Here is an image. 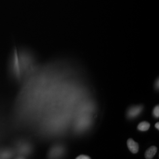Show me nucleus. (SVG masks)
<instances>
[{"label":"nucleus","instance_id":"obj_1","mask_svg":"<svg viewBox=\"0 0 159 159\" xmlns=\"http://www.w3.org/2000/svg\"><path fill=\"white\" fill-rule=\"evenodd\" d=\"M143 106L142 105L136 106H133L129 108L127 111V117L129 119H134L136 118L138 116H139L142 113Z\"/></svg>","mask_w":159,"mask_h":159},{"label":"nucleus","instance_id":"obj_2","mask_svg":"<svg viewBox=\"0 0 159 159\" xmlns=\"http://www.w3.org/2000/svg\"><path fill=\"white\" fill-rule=\"evenodd\" d=\"M127 146L129 149L130 150L131 152L133 153H137L139 152V147L137 143L133 139H129L127 140Z\"/></svg>","mask_w":159,"mask_h":159},{"label":"nucleus","instance_id":"obj_3","mask_svg":"<svg viewBox=\"0 0 159 159\" xmlns=\"http://www.w3.org/2000/svg\"><path fill=\"white\" fill-rule=\"evenodd\" d=\"M157 148L155 146H152L148 149L145 153V157L146 159H151L153 158L154 156L157 153Z\"/></svg>","mask_w":159,"mask_h":159},{"label":"nucleus","instance_id":"obj_4","mask_svg":"<svg viewBox=\"0 0 159 159\" xmlns=\"http://www.w3.org/2000/svg\"><path fill=\"white\" fill-rule=\"evenodd\" d=\"M12 152L10 150L4 149L0 150V159H7L10 158L12 156Z\"/></svg>","mask_w":159,"mask_h":159},{"label":"nucleus","instance_id":"obj_5","mask_svg":"<svg viewBox=\"0 0 159 159\" xmlns=\"http://www.w3.org/2000/svg\"><path fill=\"white\" fill-rule=\"evenodd\" d=\"M150 127V124L149 123L146 121H143L138 125L137 129L142 131H146L149 129Z\"/></svg>","mask_w":159,"mask_h":159},{"label":"nucleus","instance_id":"obj_6","mask_svg":"<svg viewBox=\"0 0 159 159\" xmlns=\"http://www.w3.org/2000/svg\"><path fill=\"white\" fill-rule=\"evenodd\" d=\"M153 114L155 118L158 119L159 117V106H156L153 111Z\"/></svg>","mask_w":159,"mask_h":159},{"label":"nucleus","instance_id":"obj_7","mask_svg":"<svg viewBox=\"0 0 159 159\" xmlns=\"http://www.w3.org/2000/svg\"><path fill=\"white\" fill-rule=\"evenodd\" d=\"M76 159H90V157L88 156H86V155H84V154H82V155H80L79 156H78L77 157H76Z\"/></svg>","mask_w":159,"mask_h":159},{"label":"nucleus","instance_id":"obj_8","mask_svg":"<svg viewBox=\"0 0 159 159\" xmlns=\"http://www.w3.org/2000/svg\"><path fill=\"white\" fill-rule=\"evenodd\" d=\"M159 79H157V80H156V83H155V87H156V89L158 90H159Z\"/></svg>","mask_w":159,"mask_h":159},{"label":"nucleus","instance_id":"obj_9","mask_svg":"<svg viewBox=\"0 0 159 159\" xmlns=\"http://www.w3.org/2000/svg\"><path fill=\"white\" fill-rule=\"evenodd\" d=\"M155 127L157 129V130H159V123H156V125H155Z\"/></svg>","mask_w":159,"mask_h":159}]
</instances>
